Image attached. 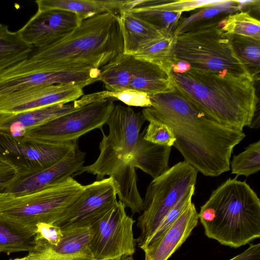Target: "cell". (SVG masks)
Instances as JSON below:
<instances>
[{
	"label": "cell",
	"instance_id": "cell-1",
	"mask_svg": "<svg viewBox=\"0 0 260 260\" xmlns=\"http://www.w3.org/2000/svg\"><path fill=\"white\" fill-rule=\"evenodd\" d=\"M149 96L151 106L142 114L149 122L170 127L176 138L173 146L184 161L206 176L230 170L233 149L245 137L243 131L214 120L176 88Z\"/></svg>",
	"mask_w": 260,
	"mask_h": 260
},
{
	"label": "cell",
	"instance_id": "cell-14",
	"mask_svg": "<svg viewBox=\"0 0 260 260\" xmlns=\"http://www.w3.org/2000/svg\"><path fill=\"white\" fill-rule=\"evenodd\" d=\"M86 83L39 85L0 98V115H15L58 104L73 102L84 95Z\"/></svg>",
	"mask_w": 260,
	"mask_h": 260
},
{
	"label": "cell",
	"instance_id": "cell-29",
	"mask_svg": "<svg viewBox=\"0 0 260 260\" xmlns=\"http://www.w3.org/2000/svg\"><path fill=\"white\" fill-rule=\"evenodd\" d=\"M174 41V37L154 39L143 45L134 56L158 66L170 75L175 61Z\"/></svg>",
	"mask_w": 260,
	"mask_h": 260
},
{
	"label": "cell",
	"instance_id": "cell-21",
	"mask_svg": "<svg viewBox=\"0 0 260 260\" xmlns=\"http://www.w3.org/2000/svg\"><path fill=\"white\" fill-rule=\"evenodd\" d=\"M146 22L165 37H174L181 12L159 9L150 0H132L124 10Z\"/></svg>",
	"mask_w": 260,
	"mask_h": 260
},
{
	"label": "cell",
	"instance_id": "cell-37",
	"mask_svg": "<svg viewBox=\"0 0 260 260\" xmlns=\"http://www.w3.org/2000/svg\"><path fill=\"white\" fill-rule=\"evenodd\" d=\"M36 233L37 247L44 245L56 246L62 237L60 226L45 222L39 223L36 225Z\"/></svg>",
	"mask_w": 260,
	"mask_h": 260
},
{
	"label": "cell",
	"instance_id": "cell-23",
	"mask_svg": "<svg viewBox=\"0 0 260 260\" xmlns=\"http://www.w3.org/2000/svg\"><path fill=\"white\" fill-rule=\"evenodd\" d=\"M144 130L135 150L132 164L154 179L170 168L168 162L171 147L159 145L144 138Z\"/></svg>",
	"mask_w": 260,
	"mask_h": 260
},
{
	"label": "cell",
	"instance_id": "cell-9",
	"mask_svg": "<svg viewBox=\"0 0 260 260\" xmlns=\"http://www.w3.org/2000/svg\"><path fill=\"white\" fill-rule=\"evenodd\" d=\"M135 220L128 216L120 201L90 225L89 247L94 260H108L133 256L136 239Z\"/></svg>",
	"mask_w": 260,
	"mask_h": 260
},
{
	"label": "cell",
	"instance_id": "cell-25",
	"mask_svg": "<svg viewBox=\"0 0 260 260\" xmlns=\"http://www.w3.org/2000/svg\"><path fill=\"white\" fill-rule=\"evenodd\" d=\"M123 43V53L134 55L146 43L164 36L146 22L125 11L119 15Z\"/></svg>",
	"mask_w": 260,
	"mask_h": 260
},
{
	"label": "cell",
	"instance_id": "cell-16",
	"mask_svg": "<svg viewBox=\"0 0 260 260\" xmlns=\"http://www.w3.org/2000/svg\"><path fill=\"white\" fill-rule=\"evenodd\" d=\"M85 157V154L79 149L77 145L53 165L35 173L19 177L11 186L7 193L21 194L66 180L81 169Z\"/></svg>",
	"mask_w": 260,
	"mask_h": 260
},
{
	"label": "cell",
	"instance_id": "cell-8",
	"mask_svg": "<svg viewBox=\"0 0 260 260\" xmlns=\"http://www.w3.org/2000/svg\"><path fill=\"white\" fill-rule=\"evenodd\" d=\"M114 101L108 98L87 104L27 132L21 138L39 144L77 141L93 129L103 130L114 107Z\"/></svg>",
	"mask_w": 260,
	"mask_h": 260
},
{
	"label": "cell",
	"instance_id": "cell-7",
	"mask_svg": "<svg viewBox=\"0 0 260 260\" xmlns=\"http://www.w3.org/2000/svg\"><path fill=\"white\" fill-rule=\"evenodd\" d=\"M198 171L185 161H180L153 179L148 186L143 209L138 218L140 233L136 239L142 250L165 215L196 185Z\"/></svg>",
	"mask_w": 260,
	"mask_h": 260
},
{
	"label": "cell",
	"instance_id": "cell-38",
	"mask_svg": "<svg viewBox=\"0 0 260 260\" xmlns=\"http://www.w3.org/2000/svg\"><path fill=\"white\" fill-rule=\"evenodd\" d=\"M19 176L18 168L8 159L0 156V198L7 194L9 188Z\"/></svg>",
	"mask_w": 260,
	"mask_h": 260
},
{
	"label": "cell",
	"instance_id": "cell-15",
	"mask_svg": "<svg viewBox=\"0 0 260 260\" xmlns=\"http://www.w3.org/2000/svg\"><path fill=\"white\" fill-rule=\"evenodd\" d=\"M76 14L60 10L37 11L18 31L21 39L35 49L52 45L70 35L81 23Z\"/></svg>",
	"mask_w": 260,
	"mask_h": 260
},
{
	"label": "cell",
	"instance_id": "cell-4",
	"mask_svg": "<svg viewBox=\"0 0 260 260\" xmlns=\"http://www.w3.org/2000/svg\"><path fill=\"white\" fill-rule=\"evenodd\" d=\"M205 235L237 248L260 237V200L245 181L229 178L201 207Z\"/></svg>",
	"mask_w": 260,
	"mask_h": 260
},
{
	"label": "cell",
	"instance_id": "cell-33",
	"mask_svg": "<svg viewBox=\"0 0 260 260\" xmlns=\"http://www.w3.org/2000/svg\"><path fill=\"white\" fill-rule=\"evenodd\" d=\"M86 96L90 103L112 98L114 100H118L128 106L147 108L151 105L149 95L132 89L117 91L104 90L87 94Z\"/></svg>",
	"mask_w": 260,
	"mask_h": 260
},
{
	"label": "cell",
	"instance_id": "cell-20",
	"mask_svg": "<svg viewBox=\"0 0 260 260\" xmlns=\"http://www.w3.org/2000/svg\"><path fill=\"white\" fill-rule=\"evenodd\" d=\"M132 0H38L37 11L60 10L69 11L84 19L110 13L119 15Z\"/></svg>",
	"mask_w": 260,
	"mask_h": 260
},
{
	"label": "cell",
	"instance_id": "cell-31",
	"mask_svg": "<svg viewBox=\"0 0 260 260\" xmlns=\"http://www.w3.org/2000/svg\"><path fill=\"white\" fill-rule=\"evenodd\" d=\"M218 24L226 34L260 41L259 21L247 12L239 11L231 14L220 20Z\"/></svg>",
	"mask_w": 260,
	"mask_h": 260
},
{
	"label": "cell",
	"instance_id": "cell-27",
	"mask_svg": "<svg viewBox=\"0 0 260 260\" xmlns=\"http://www.w3.org/2000/svg\"><path fill=\"white\" fill-rule=\"evenodd\" d=\"M139 62L134 55L123 53L100 69L99 81L108 91L128 89Z\"/></svg>",
	"mask_w": 260,
	"mask_h": 260
},
{
	"label": "cell",
	"instance_id": "cell-2",
	"mask_svg": "<svg viewBox=\"0 0 260 260\" xmlns=\"http://www.w3.org/2000/svg\"><path fill=\"white\" fill-rule=\"evenodd\" d=\"M170 75L175 87L214 120L241 131L249 126L258 103L252 78L192 68Z\"/></svg>",
	"mask_w": 260,
	"mask_h": 260
},
{
	"label": "cell",
	"instance_id": "cell-10",
	"mask_svg": "<svg viewBox=\"0 0 260 260\" xmlns=\"http://www.w3.org/2000/svg\"><path fill=\"white\" fill-rule=\"evenodd\" d=\"M145 121L141 112H136L129 107L114 105L106 123L109 134L106 135L101 131L103 138L96 162L105 166L132 164L141 136L140 130Z\"/></svg>",
	"mask_w": 260,
	"mask_h": 260
},
{
	"label": "cell",
	"instance_id": "cell-11",
	"mask_svg": "<svg viewBox=\"0 0 260 260\" xmlns=\"http://www.w3.org/2000/svg\"><path fill=\"white\" fill-rule=\"evenodd\" d=\"M101 69L54 71L43 61L30 57L0 72V98L27 88L46 85L86 83L99 80Z\"/></svg>",
	"mask_w": 260,
	"mask_h": 260
},
{
	"label": "cell",
	"instance_id": "cell-18",
	"mask_svg": "<svg viewBox=\"0 0 260 260\" xmlns=\"http://www.w3.org/2000/svg\"><path fill=\"white\" fill-rule=\"evenodd\" d=\"M61 228L62 237L57 245L39 246L34 251L49 260H94L89 247L90 226Z\"/></svg>",
	"mask_w": 260,
	"mask_h": 260
},
{
	"label": "cell",
	"instance_id": "cell-36",
	"mask_svg": "<svg viewBox=\"0 0 260 260\" xmlns=\"http://www.w3.org/2000/svg\"><path fill=\"white\" fill-rule=\"evenodd\" d=\"M151 3L156 7L162 10L172 12H183L192 11L203 7L211 5L219 1H158L150 0Z\"/></svg>",
	"mask_w": 260,
	"mask_h": 260
},
{
	"label": "cell",
	"instance_id": "cell-19",
	"mask_svg": "<svg viewBox=\"0 0 260 260\" xmlns=\"http://www.w3.org/2000/svg\"><path fill=\"white\" fill-rule=\"evenodd\" d=\"M79 108L80 107L75 101L15 115H0V132L21 138L27 132L44 125Z\"/></svg>",
	"mask_w": 260,
	"mask_h": 260
},
{
	"label": "cell",
	"instance_id": "cell-39",
	"mask_svg": "<svg viewBox=\"0 0 260 260\" xmlns=\"http://www.w3.org/2000/svg\"><path fill=\"white\" fill-rule=\"evenodd\" d=\"M229 260H260V243L250 244L245 251Z\"/></svg>",
	"mask_w": 260,
	"mask_h": 260
},
{
	"label": "cell",
	"instance_id": "cell-5",
	"mask_svg": "<svg viewBox=\"0 0 260 260\" xmlns=\"http://www.w3.org/2000/svg\"><path fill=\"white\" fill-rule=\"evenodd\" d=\"M218 23L203 26L175 37L174 55L191 68L221 75L250 77Z\"/></svg>",
	"mask_w": 260,
	"mask_h": 260
},
{
	"label": "cell",
	"instance_id": "cell-28",
	"mask_svg": "<svg viewBox=\"0 0 260 260\" xmlns=\"http://www.w3.org/2000/svg\"><path fill=\"white\" fill-rule=\"evenodd\" d=\"M35 48L25 42L18 31L0 23V72L29 57Z\"/></svg>",
	"mask_w": 260,
	"mask_h": 260
},
{
	"label": "cell",
	"instance_id": "cell-41",
	"mask_svg": "<svg viewBox=\"0 0 260 260\" xmlns=\"http://www.w3.org/2000/svg\"><path fill=\"white\" fill-rule=\"evenodd\" d=\"M10 260H49L44 258L38 255L35 251L28 252V254L23 257L10 259Z\"/></svg>",
	"mask_w": 260,
	"mask_h": 260
},
{
	"label": "cell",
	"instance_id": "cell-24",
	"mask_svg": "<svg viewBox=\"0 0 260 260\" xmlns=\"http://www.w3.org/2000/svg\"><path fill=\"white\" fill-rule=\"evenodd\" d=\"M243 9L239 1L220 0L218 2L199 8L190 16L180 18L174 37L197 28L218 23L226 16L241 11Z\"/></svg>",
	"mask_w": 260,
	"mask_h": 260
},
{
	"label": "cell",
	"instance_id": "cell-26",
	"mask_svg": "<svg viewBox=\"0 0 260 260\" xmlns=\"http://www.w3.org/2000/svg\"><path fill=\"white\" fill-rule=\"evenodd\" d=\"M36 229L20 225L0 216V252L10 254L34 251L37 247Z\"/></svg>",
	"mask_w": 260,
	"mask_h": 260
},
{
	"label": "cell",
	"instance_id": "cell-42",
	"mask_svg": "<svg viewBox=\"0 0 260 260\" xmlns=\"http://www.w3.org/2000/svg\"><path fill=\"white\" fill-rule=\"evenodd\" d=\"M108 260H134V258L132 256H129Z\"/></svg>",
	"mask_w": 260,
	"mask_h": 260
},
{
	"label": "cell",
	"instance_id": "cell-40",
	"mask_svg": "<svg viewBox=\"0 0 260 260\" xmlns=\"http://www.w3.org/2000/svg\"><path fill=\"white\" fill-rule=\"evenodd\" d=\"M190 69L191 66L189 63L175 58V61L172 67L171 72L183 74L189 71Z\"/></svg>",
	"mask_w": 260,
	"mask_h": 260
},
{
	"label": "cell",
	"instance_id": "cell-30",
	"mask_svg": "<svg viewBox=\"0 0 260 260\" xmlns=\"http://www.w3.org/2000/svg\"><path fill=\"white\" fill-rule=\"evenodd\" d=\"M228 35L236 56L255 81L259 73L260 41L242 36Z\"/></svg>",
	"mask_w": 260,
	"mask_h": 260
},
{
	"label": "cell",
	"instance_id": "cell-6",
	"mask_svg": "<svg viewBox=\"0 0 260 260\" xmlns=\"http://www.w3.org/2000/svg\"><path fill=\"white\" fill-rule=\"evenodd\" d=\"M84 187L72 177L25 193L0 198V216L36 229L45 222L55 224Z\"/></svg>",
	"mask_w": 260,
	"mask_h": 260
},
{
	"label": "cell",
	"instance_id": "cell-34",
	"mask_svg": "<svg viewBox=\"0 0 260 260\" xmlns=\"http://www.w3.org/2000/svg\"><path fill=\"white\" fill-rule=\"evenodd\" d=\"M194 191L195 185L192 186L165 215L152 235L149 244L161 235L192 203L191 199Z\"/></svg>",
	"mask_w": 260,
	"mask_h": 260
},
{
	"label": "cell",
	"instance_id": "cell-12",
	"mask_svg": "<svg viewBox=\"0 0 260 260\" xmlns=\"http://www.w3.org/2000/svg\"><path fill=\"white\" fill-rule=\"evenodd\" d=\"M77 141L39 144L0 132V156L19 169L20 177L44 170L62 159Z\"/></svg>",
	"mask_w": 260,
	"mask_h": 260
},
{
	"label": "cell",
	"instance_id": "cell-32",
	"mask_svg": "<svg viewBox=\"0 0 260 260\" xmlns=\"http://www.w3.org/2000/svg\"><path fill=\"white\" fill-rule=\"evenodd\" d=\"M230 165L231 173L236 175L235 178L257 173L260 170V141L249 144L243 151L234 155Z\"/></svg>",
	"mask_w": 260,
	"mask_h": 260
},
{
	"label": "cell",
	"instance_id": "cell-35",
	"mask_svg": "<svg viewBox=\"0 0 260 260\" xmlns=\"http://www.w3.org/2000/svg\"><path fill=\"white\" fill-rule=\"evenodd\" d=\"M144 138L154 144L170 147L173 146L176 141V138L170 127L157 122H149L144 129Z\"/></svg>",
	"mask_w": 260,
	"mask_h": 260
},
{
	"label": "cell",
	"instance_id": "cell-22",
	"mask_svg": "<svg viewBox=\"0 0 260 260\" xmlns=\"http://www.w3.org/2000/svg\"><path fill=\"white\" fill-rule=\"evenodd\" d=\"M175 89L170 74L158 66L139 59L138 67L128 89L150 95L171 92Z\"/></svg>",
	"mask_w": 260,
	"mask_h": 260
},
{
	"label": "cell",
	"instance_id": "cell-17",
	"mask_svg": "<svg viewBox=\"0 0 260 260\" xmlns=\"http://www.w3.org/2000/svg\"><path fill=\"white\" fill-rule=\"evenodd\" d=\"M198 220V213L191 203L161 235L143 249L145 260H168L190 236Z\"/></svg>",
	"mask_w": 260,
	"mask_h": 260
},
{
	"label": "cell",
	"instance_id": "cell-13",
	"mask_svg": "<svg viewBox=\"0 0 260 260\" xmlns=\"http://www.w3.org/2000/svg\"><path fill=\"white\" fill-rule=\"evenodd\" d=\"M117 197L111 177L84 185L78 196L54 224L60 227L90 226L115 204Z\"/></svg>",
	"mask_w": 260,
	"mask_h": 260
},
{
	"label": "cell",
	"instance_id": "cell-3",
	"mask_svg": "<svg viewBox=\"0 0 260 260\" xmlns=\"http://www.w3.org/2000/svg\"><path fill=\"white\" fill-rule=\"evenodd\" d=\"M123 53L119 15L105 13L84 19L70 35L30 58L55 71L100 69Z\"/></svg>",
	"mask_w": 260,
	"mask_h": 260
}]
</instances>
